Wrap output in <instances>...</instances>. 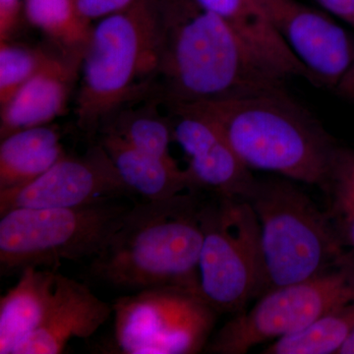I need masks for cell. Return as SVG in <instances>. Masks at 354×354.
<instances>
[{"instance_id": "6da1fadb", "label": "cell", "mask_w": 354, "mask_h": 354, "mask_svg": "<svg viewBox=\"0 0 354 354\" xmlns=\"http://www.w3.org/2000/svg\"><path fill=\"white\" fill-rule=\"evenodd\" d=\"M157 95L162 104L216 101L283 87L218 15L195 0H160Z\"/></svg>"}, {"instance_id": "7a4b0ae2", "label": "cell", "mask_w": 354, "mask_h": 354, "mask_svg": "<svg viewBox=\"0 0 354 354\" xmlns=\"http://www.w3.org/2000/svg\"><path fill=\"white\" fill-rule=\"evenodd\" d=\"M201 204L193 191L135 203L108 244L91 260L88 274L130 292L176 286L201 293Z\"/></svg>"}, {"instance_id": "3957f363", "label": "cell", "mask_w": 354, "mask_h": 354, "mask_svg": "<svg viewBox=\"0 0 354 354\" xmlns=\"http://www.w3.org/2000/svg\"><path fill=\"white\" fill-rule=\"evenodd\" d=\"M190 104L220 127L251 171L325 188L337 145L285 87Z\"/></svg>"}, {"instance_id": "277c9868", "label": "cell", "mask_w": 354, "mask_h": 354, "mask_svg": "<svg viewBox=\"0 0 354 354\" xmlns=\"http://www.w3.org/2000/svg\"><path fill=\"white\" fill-rule=\"evenodd\" d=\"M160 0H135L93 27L81 64L77 122L97 132L116 111L157 95Z\"/></svg>"}, {"instance_id": "5b68a950", "label": "cell", "mask_w": 354, "mask_h": 354, "mask_svg": "<svg viewBox=\"0 0 354 354\" xmlns=\"http://www.w3.org/2000/svg\"><path fill=\"white\" fill-rule=\"evenodd\" d=\"M245 200L260 223L264 295L323 274L348 252L332 216L290 179L257 180Z\"/></svg>"}, {"instance_id": "8992f818", "label": "cell", "mask_w": 354, "mask_h": 354, "mask_svg": "<svg viewBox=\"0 0 354 354\" xmlns=\"http://www.w3.org/2000/svg\"><path fill=\"white\" fill-rule=\"evenodd\" d=\"M120 199L70 208L13 209L0 218V274L55 270L62 261L95 258L130 207Z\"/></svg>"}, {"instance_id": "52a82bcc", "label": "cell", "mask_w": 354, "mask_h": 354, "mask_svg": "<svg viewBox=\"0 0 354 354\" xmlns=\"http://www.w3.org/2000/svg\"><path fill=\"white\" fill-rule=\"evenodd\" d=\"M203 232L200 290L218 313H239L264 295L259 221L239 198H218L200 208Z\"/></svg>"}, {"instance_id": "ba28073f", "label": "cell", "mask_w": 354, "mask_h": 354, "mask_svg": "<svg viewBox=\"0 0 354 354\" xmlns=\"http://www.w3.org/2000/svg\"><path fill=\"white\" fill-rule=\"evenodd\" d=\"M354 302V254L306 281L269 291L249 311L239 312L206 346L208 353L244 354L258 344L300 332Z\"/></svg>"}, {"instance_id": "9c48e42d", "label": "cell", "mask_w": 354, "mask_h": 354, "mask_svg": "<svg viewBox=\"0 0 354 354\" xmlns=\"http://www.w3.org/2000/svg\"><path fill=\"white\" fill-rule=\"evenodd\" d=\"M113 342L122 354H192L208 344L216 311L201 293L155 286L116 298Z\"/></svg>"}, {"instance_id": "30bf717a", "label": "cell", "mask_w": 354, "mask_h": 354, "mask_svg": "<svg viewBox=\"0 0 354 354\" xmlns=\"http://www.w3.org/2000/svg\"><path fill=\"white\" fill-rule=\"evenodd\" d=\"M101 143L66 155L30 183L0 191V215L13 209L70 208L133 196Z\"/></svg>"}, {"instance_id": "8fae6325", "label": "cell", "mask_w": 354, "mask_h": 354, "mask_svg": "<svg viewBox=\"0 0 354 354\" xmlns=\"http://www.w3.org/2000/svg\"><path fill=\"white\" fill-rule=\"evenodd\" d=\"M255 1L308 71L311 83L335 90L354 57L348 32L327 14L297 0Z\"/></svg>"}, {"instance_id": "7c38bea8", "label": "cell", "mask_w": 354, "mask_h": 354, "mask_svg": "<svg viewBox=\"0 0 354 354\" xmlns=\"http://www.w3.org/2000/svg\"><path fill=\"white\" fill-rule=\"evenodd\" d=\"M174 141L189 158L191 191L245 200L257 179L228 143L220 127L191 104L167 106Z\"/></svg>"}, {"instance_id": "4fadbf2b", "label": "cell", "mask_w": 354, "mask_h": 354, "mask_svg": "<svg viewBox=\"0 0 354 354\" xmlns=\"http://www.w3.org/2000/svg\"><path fill=\"white\" fill-rule=\"evenodd\" d=\"M84 51L48 53L39 71L2 106L1 139L26 128L48 125L64 113Z\"/></svg>"}, {"instance_id": "5bb4252c", "label": "cell", "mask_w": 354, "mask_h": 354, "mask_svg": "<svg viewBox=\"0 0 354 354\" xmlns=\"http://www.w3.org/2000/svg\"><path fill=\"white\" fill-rule=\"evenodd\" d=\"M109 304L87 286L60 274L57 300L41 326L13 354H59L73 339H88L113 314Z\"/></svg>"}, {"instance_id": "9a60e30c", "label": "cell", "mask_w": 354, "mask_h": 354, "mask_svg": "<svg viewBox=\"0 0 354 354\" xmlns=\"http://www.w3.org/2000/svg\"><path fill=\"white\" fill-rule=\"evenodd\" d=\"M223 21L270 71L281 79L302 77L310 80L300 64L274 29L255 0H195Z\"/></svg>"}, {"instance_id": "2e32d148", "label": "cell", "mask_w": 354, "mask_h": 354, "mask_svg": "<svg viewBox=\"0 0 354 354\" xmlns=\"http://www.w3.org/2000/svg\"><path fill=\"white\" fill-rule=\"evenodd\" d=\"M60 274L55 270L26 268L17 283L0 298V354L13 351L35 332L58 295Z\"/></svg>"}, {"instance_id": "e0dca14e", "label": "cell", "mask_w": 354, "mask_h": 354, "mask_svg": "<svg viewBox=\"0 0 354 354\" xmlns=\"http://www.w3.org/2000/svg\"><path fill=\"white\" fill-rule=\"evenodd\" d=\"M100 143L125 185L145 200H165L191 191L189 176L176 160L142 152L116 135L102 133Z\"/></svg>"}, {"instance_id": "ac0fdd59", "label": "cell", "mask_w": 354, "mask_h": 354, "mask_svg": "<svg viewBox=\"0 0 354 354\" xmlns=\"http://www.w3.org/2000/svg\"><path fill=\"white\" fill-rule=\"evenodd\" d=\"M66 155L59 133L48 124L4 137L0 144V191L38 178Z\"/></svg>"}, {"instance_id": "d6986e66", "label": "cell", "mask_w": 354, "mask_h": 354, "mask_svg": "<svg viewBox=\"0 0 354 354\" xmlns=\"http://www.w3.org/2000/svg\"><path fill=\"white\" fill-rule=\"evenodd\" d=\"M158 97L138 106H124L101 127L102 133L116 135L137 150L164 158H172L169 144L174 140L171 120L158 113Z\"/></svg>"}, {"instance_id": "ffe728a7", "label": "cell", "mask_w": 354, "mask_h": 354, "mask_svg": "<svg viewBox=\"0 0 354 354\" xmlns=\"http://www.w3.org/2000/svg\"><path fill=\"white\" fill-rule=\"evenodd\" d=\"M26 18L65 50L84 51L92 34L91 21L76 0H24Z\"/></svg>"}, {"instance_id": "44dd1931", "label": "cell", "mask_w": 354, "mask_h": 354, "mask_svg": "<svg viewBox=\"0 0 354 354\" xmlns=\"http://www.w3.org/2000/svg\"><path fill=\"white\" fill-rule=\"evenodd\" d=\"M353 330L354 302L330 312L300 332L276 339L262 353H339Z\"/></svg>"}, {"instance_id": "7402d4cb", "label": "cell", "mask_w": 354, "mask_h": 354, "mask_svg": "<svg viewBox=\"0 0 354 354\" xmlns=\"http://www.w3.org/2000/svg\"><path fill=\"white\" fill-rule=\"evenodd\" d=\"M48 53L1 41L0 44V108L32 78L43 65Z\"/></svg>"}, {"instance_id": "603a6c76", "label": "cell", "mask_w": 354, "mask_h": 354, "mask_svg": "<svg viewBox=\"0 0 354 354\" xmlns=\"http://www.w3.org/2000/svg\"><path fill=\"white\" fill-rule=\"evenodd\" d=\"M324 192L333 220L354 218V150L337 146Z\"/></svg>"}, {"instance_id": "cb8c5ba5", "label": "cell", "mask_w": 354, "mask_h": 354, "mask_svg": "<svg viewBox=\"0 0 354 354\" xmlns=\"http://www.w3.org/2000/svg\"><path fill=\"white\" fill-rule=\"evenodd\" d=\"M81 14L88 21L106 17L131 6L135 0H76Z\"/></svg>"}, {"instance_id": "d4e9b609", "label": "cell", "mask_w": 354, "mask_h": 354, "mask_svg": "<svg viewBox=\"0 0 354 354\" xmlns=\"http://www.w3.org/2000/svg\"><path fill=\"white\" fill-rule=\"evenodd\" d=\"M22 0H0V41H7L19 19Z\"/></svg>"}, {"instance_id": "484cf974", "label": "cell", "mask_w": 354, "mask_h": 354, "mask_svg": "<svg viewBox=\"0 0 354 354\" xmlns=\"http://www.w3.org/2000/svg\"><path fill=\"white\" fill-rule=\"evenodd\" d=\"M328 12L354 27V0H316Z\"/></svg>"}, {"instance_id": "4316f807", "label": "cell", "mask_w": 354, "mask_h": 354, "mask_svg": "<svg viewBox=\"0 0 354 354\" xmlns=\"http://www.w3.org/2000/svg\"><path fill=\"white\" fill-rule=\"evenodd\" d=\"M335 93L346 101L354 102V57L341 81L335 88Z\"/></svg>"}, {"instance_id": "83f0119b", "label": "cell", "mask_w": 354, "mask_h": 354, "mask_svg": "<svg viewBox=\"0 0 354 354\" xmlns=\"http://www.w3.org/2000/svg\"><path fill=\"white\" fill-rule=\"evenodd\" d=\"M346 248L354 254V218L334 221Z\"/></svg>"}, {"instance_id": "f1b7e54d", "label": "cell", "mask_w": 354, "mask_h": 354, "mask_svg": "<svg viewBox=\"0 0 354 354\" xmlns=\"http://www.w3.org/2000/svg\"><path fill=\"white\" fill-rule=\"evenodd\" d=\"M339 354H354V330L348 341L344 342L342 348L339 349Z\"/></svg>"}]
</instances>
